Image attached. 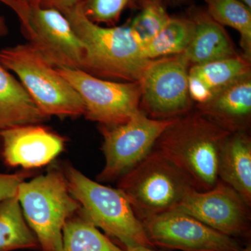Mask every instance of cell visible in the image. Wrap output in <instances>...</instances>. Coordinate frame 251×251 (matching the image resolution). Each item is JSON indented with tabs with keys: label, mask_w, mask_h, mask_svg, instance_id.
I'll return each instance as SVG.
<instances>
[{
	"label": "cell",
	"mask_w": 251,
	"mask_h": 251,
	"mask_svg": "<svg viewBox=\"0 0 251 251\" xmlns=\"http://www.w3.org/2000/svg\"><path fill=\"white\" fill-rule=\"evenodd\" d=\"M218 178L251 206V138L249 132L229 133L220 150Z\"/></svg>",
	"instance_id": "obj_17"
},
{
	"label": "cell",
	"mask_w": 251,
	"mask_h": 251,
	"mask_svg": "<svg viewBox=\"0 0 251 251\" xmlns=\"http://www.w3.org/2000/svg\"><path fill=\"white\" fill-rule=\"evenodd\" d=\"M140 11L129 25L140 48L152 40L171 19L164 0H139Z\"/></svg>",
	"instance_id": "obj_23"
},
{
	"label": "cell",
	"mask_w": 251,
	"mask_h": 251,
	"mask_svg": "<svg viewBox=\"0 0 251 251\" xmlns=\"http://www.w3.org/2000/svg\"><path fill=\"white\" fill-rule=\"evenodd\" d=\"M0 2L11 8L17 14L18 18L22 16L27 5V3L23 2L19 0H0Z\"/></svg>",
	"instance_id": "obj_27"
},
{
	"label": "cell",
	"mask_w": 251,
	"mask_h": 251,
	"mask_svg": "<svg viewBox=\"0 0 251 251\" xmlns=\"http://www.w3.org/2000/svg\"><path fill=\"white\" fill-rule=\"evenodd\" d=\"M240 251H251V244H248L246 247L242 248V250Z\"/></svg>",
	"instance_id": "obj_31"
},
{
	"label": "cell",
	"mask_w": 251,
	"mask_h": 251,
	"mask_svg": "<svg viewBox=\"0 0 251 251\" xmlns=\"http://www.w3.org/2000/svg\"><path fill=\"white\" fill-rule=\"evenodd\" d=\"M68 188L80 204V214L103 229L124 247L141 246L153 249L142 221L120 190L90 179L69 163L62 168Z\"/></svg>",
	"instance_id": "obj_4"
},
{
	"label": "cell",
	"mask_w": 251,
	"mask_h": 251,
	"mask_svg": "<svg viewBox=\"0 0 251 251\" xmlns=\"http://www.w3.org/2000/svg\"><path fill=\"white\" fill-rule=\"evenodd\" d=\"M49 118L20 81L0 64V133L18 126L41 125Z\"/></svg>",
	"instance_id": "obj_18"
},
{
	"label": "cell",
	"mask_w": 251,
	"mask_h": 251,
	"mask_svg": "<svg viewBox=\"0 0 251 251\" xmlns=\"http://www.w3.org/2000/svg\"><path fill=\"white\" fill-rule=\"evenodd\" d=\"M85 50L82 71L97 77L139 82L151 60L144 57L129 25L104 27L89 19L81 3L62 11Z\"/></svg>",
	"instance_id": "obj_1"
},
{
	"label": "cell",
	"mask_w": 251,
	"mask_h": 251,
	"mask_svg": "<svg viewBox=\"0 0 251 251\" xmlns=\"http://www.w3.org/2000/svg\"><path fill=\"white\" fill-rule=\"evenodd\" d=\"M188 16L193 21L194 31L182 54L189 67L239 54L224 26L214 21L206 9L193 7Z\"/></svg>",
	"instance_id": "obj_15"
},
{
	"label": "cell",
	"mask_w": 251,
	"mask_h": 251,
	"mask_svg": "<svg viewBox=\"0 0 251 251\" xmlns=\"http://www.w3.org/2000/svg\"><path fill=\"white\" fill-rule=\"evenodd\" d=\"M117 188L142 222L175 210L188 193L196 189L179 167L153 148L119 178Z\"/></svg>",
	"instance_id": "obj_3"
},
{
	"label": "cell",
	"mask_w": 251,
	"mask_h": 251,
	"mask_svg": "<svg viewBox=\"0 0 251 251\" xmlns=\"http://www.w3.org/2000/svg\"><path fill=\"white\" fill-rule=\"evenodd\" d=\"M80 96L86 118L99 125L125 123L139 110V82H116L99 78L80 69L57 68Z\"/></svg>",
	"instance_id": "obj_9"
},
{
	"label": "cell",
	"mask_w": 251,
	"mask_h": 251,
	"mask_svg": "<svg viewBox=\"0 0 251 251\" xmlns=\"http://www.w3.org/2000/svg\"><path fill=\"white\" fill-rule=\"evenodd\" d=\"M189 67L182 54L151 60L140 81V111L158 120H174L192 111Z\"/></svg>",
	"instance_id": "obj_7"
},
{
	"label": "cell",
	"mask_w": 251,
	"mask_h": 251,
	"mask_svg": "<svg viewBox=\"0 0 251 251\" xmlns=\"http://www.w3.org/2000/svg\"><path fill=\"white\" fill-rule=\"evenodd\" d=\"M39 249V242L25 219L17 196L0 203V251Z\"/></svg>",
	"instance_id": "obj_19"
},
{
	"label": "cell",
	"mask_w": 251,
	"mask_h": 251,
	"mask_svg": "<svg viewBox=\"0 0 251 251\" xmlns=\"http://www.w3.org/2000/svg\"><path fill=\"white\" fill-rule=\"evenodd\" d=\"M82 0H31L30 4L39 5L44 7L54 8L59 11H66L75 7Z\"/></svg>",
	"instance_id": "obj_26"
},
{
	"label": "cell",
	"mask_w": 251,
	"mask_h": 251,
	"mask_svg": "<svg viewBox=\"0 0 251 251\" xmlns=\"http://www.w3.org/2000/svg\"><path fill=\"white\" fill-rule=\"evenodd\" d=\"M250 208L234 189L219 180L207 191L193 189L175 210L236 239L250 232Z\"/></svg>",
	"instance_id": "obj_12"
},
{
	"label": "cell",
	"mask_w": 251,
	"mask_h": 251,
	"mask_svg": "<svg viewBox=\"0 0 251 251\" xmlns=\"http://www.w3.org/2000/svg\"><path fill=\"white\" fill-rule=\"evenodd\" d=\"M1 155L6 165L25 169L41 168L64 150L65 140L40 125L12 127L0 133Z\"/></svg>",
	"instance_id": "obj_13"
},
{
	"label": "cell",
	"mask_w": 251,
	"mask_h": 251,
	"mask_svg": "<svg viewBox=\"0 0 251 251\" xmlns=\"http://www.w3.org/2000/svg\"><path fill=\"white\" fill-rule=\"evenodd\" d=\"M17 198L39 249L62 251L64 225L80 209L69 192L62 169L52 168L46 175L23 181Z\"/></svg>",
	"instance_id": "obj_5"
},
{
	"label": "cell",
	"mask_w": 251,
	"mask_h": 251,
	"mask_svg": "<svg viewBox=\"0 0 251 251\" xmlns=\"http://www.w3.org/2000/svg\"><path fill=\"white\" fill-rule=\"evenodd\" d=\"M19 19L29 44L54 67L82 70L83 46L61 11L28 4Z\"/></svg>",
	"instance_id": "obj_10"
},
{
	"label": "cell",
	"mask_w": 251,
	"mask_h": 251,
	"mask_svg": "<svg viewBox=\"0 0 251 251\" xmlns=\"http://www.w3.org/2000/svg\"><path fill=\"white\" fill-rule=\"evenodd\" d=\"M251 60L243 54L189 67L188 91L193 102L205 103L229 84L250 74Z\"/></svg>",
	"instance_id": "obj_16"
},
{
	"label": "cell",
	"mask_w": 251,
	"mask_h": 251,
	"mask_svg": "<svg viewBox=\"0 0 251 251\" xmlns=\"http://www.w3.org/2000/svg\"><path fill=\"white\" fill-rule=\"evenodd\" d=\"M206 11L222 26L240 34L243 55L251 61V8L239 0H204Z\"/></svg>",
	"instance_id": "obj_21"
},
{
	"label": "cell",
	"mask_w": 251,
	"mask_h": 251,
	"mask_svg": "<svg viewBox=\"0 0 251 251\" xmlns=\"http://www.w3.org/2000/svg\"><path fill=\"white\" fill-rule=\"evenodd\" d=\"M125 251H156L153 249L148 247H141V246H133V247H125Z\"/></svg>",
	"instance_id": "obj_28"
},
{
	"label": "cell",
	"mask_w": 251,
	"mask_h": 251,
	"mask_svg": "<svg viewBox=\"0 0 251 251\" xmlns=\"http://www.w3.org/2000/svg\"><path fill=\"white\" fill-rule=\"evenodd\" d=\"M136 0H82V11L89 19L96 23L113 25L130 4Z\"/></svg>",
	"instance_id": "obj_24"
},
{
	"label": "cell",
	"mask_w": 251,
	"mask_h": 251,
	"mask_svg": "<svg viewBox=\"0 0 251 251\" xmlns=\"http://www.w3.org/2000/svg\"><path fill=\"white\" fill-rule=\"evenodd\" d=\"M169 1H182V0H169Z\"/></svg>",
	"instance_id": "obj_33"
},
{
	"label": "cell",
	"mask_w": 251,
	"mask_h": 251,
	"mask_svg": "<svg viewBox=\"0 0 251 251\" xmlns=\"http://www.w3.org/2000/svg\"><path fill=\"white\" fill-rule=\"evenodd\" d=\"M33 175L34 173L30 171L18 172L14 174L0 173V203L17 196L19 185Z\"/></svg>",
	"instance_id": "obj_25"
},
{
	"label": "cell",
	"mask_w": 251,
	"mask_h": 251,
	"mask_svg": "<svg viewBox=\"0 0 251 251\" xmlns=\"http://www.w3.org/2000/svg\"><path fill=\"white\" fill-rule=\"evenodd\" d=\"M196 110L230 133L249 132L251 123V73L234 81Z\"/></svg>",
	"instance_id": "obj_14"
},
{
	"label": "cell",
	"mask_w": 251,
	"mask_h": 251,
	"mask_svg": "<svg viewBox=\"0 0 251 251\" xmlns=\"http://www.w3.org/2000/svg\"><path fill=\"white\" fill-rule=\"evenodd\" d=\"M19 1H23V2L27 3V4H29L30 3L31 0H19Z\"/></svg>",
	"instance_id": "obj_32"
},
{
	"label": "cell",
	"mask_w": 251,
	"mask_h": 251,
	"mask_svg": "<svg viewBox=\"0 0 251 251\" xmlns=\"http://www.w3.org/2000/svg\"><path fill=\"white\" fill-rule=\"evenodd\" d=\"M62 251H125L79 214L68 220L63 229Z\"/></svg>",
	"instance_id": "obj_22"
},
{
	"label": "cell",
	"mask_w": 251,
	"mask_h": 251,
	"mask_svg": "<svg viewBox=\"0 0 251 251\" xmlns=\"http://www.w3.org/2000/svg\"><path fill=\"white\" fill-rule=\"evenodd\" d=\"M193 21L188 17H171L156 36L141 48L145 58L153 60L184 53L192 39Z\"/></svg>",
	"instance_id": "obj_20"
},
{
	"label": "cell",
	"mask_w": 251,
	"mask_h": 251,
	"mask_svg": "<svg viewBox=\"0 0 251 251\" xmlns=\"http://www.w3.org/2000/svg\"><path fill=\"white\" fill-rule=\"evenodd\" d=\"M0 64L17 75L46 117L84 115L83 102L76 91L29 43L0 50Z\"/></svg>",
	"instance_id": "obj_6"
},
{
	"label": "cell",
	"mask_w": 251,
	"mask_h": 251,
	"mask_svg": "<svg viewBox=\"0 0 251 251\" xmlns=\"http://www.w3.org/2000/svg\"><path fill=\"white\" fill-rule=\"evenodd\" d=\"M175 120H153L139 110L125 123L99 125L105 163L97 179L108 182L121 177L151 151L158 137Z\"/></svg>",
	"instance_id": "obj_8"
},
{
	"label": "cell",
	"mask_w": 251,
	"mask_h": 251,
	"mask_svg": "<svg viewBox=\"0 0 251 251\" xmlns=\"http://www.w3.org/2000/svg\"><path fill=\"white\" fill-rule=\"evenodd\" d=\"M239 1H242L244 4L247 5L248 6L251 8V0H239Z\"/></svg>",
	"instance_id": "obj_30"
},
{
	"label": "cell",
	"mask_w": 251,
	"mask_h": 251,
	"mask_svg": "<svg viewBox=\"0 0 251 251\" xmlns=\"http://www.w3.org/2000/svg\"><path fill=\"white\" fill-rule=\"evenodd\" d=\"M8 29L5 23L4 18L0 16V36H4L7 34Z\"/></svg>",
	"instance_id": "obj_29"
},
{
	"label": "cell",
	"mask_w": 251,
	"mask_h": 251,
	"mask_svg": "<svg viewBox=\"0 0 251 251\" xmlns=\"http://www.w3.org/2000/svg\"><path fill=\"white\" fill-rule=\"evenodd\" d=\"M153 245L183 251H240L235 238L218 232L199 220L173 210L143 221Z\"/></svg>",
	"instance_id": "obj_11"
},
{
	"label": "cell",
	"mask_w": 251,
	"mask_h": 251,
	"mask_svg": "<svg viewBox=\"0 0 251 251\" xmlns=\"http://www.w3.org/2000/svg\"><path fill=\"white\" fill-rule=\"evenodd\" d=\"M229 133L198 110H192L175 119L153 148L179 167L196 190L207 191L219 181L220 150Z\"/></svg>",
	"instance_id": "obj_2"
}]
</instances>
